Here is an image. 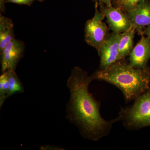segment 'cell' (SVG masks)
<instances>
[{"label":"cell","instance_id":"16","mask_svg":"<svg viewBox=\"0 0 150 150\" xmlns=\"http://www.w3.org/2000/svg\"><path fill=\"white\" fill-rule=\"evenodd\" d=\"M95 2H98V4L102 5L105 7H110L112 5V0H92Z\"/></svg>","mask_w":150,"mask_h":150},{"label":"cell","instance_id":"10","mask_svg":"<svg viewBox=\"0 0 150 150\" xmlns=\"http://www.w3.org/2000/svg\"><path fill=\"white\" fill-rule=\"evenodd\" d=\"M13 23L8 18L0 15V51L15 38L14 33Z\"/></svg>","mask_w":150,"mask_h":150},{"label":"cell","instance_id":"15","mask_svg":"<svg viewBox=\"0 0 150 150\" xmlns=\"http://www.w3.org/2000/svg\"><path fill=\"white\" fill-rule=\"evenodd\" d=\"M35 0H5V3H11L20 5L30 6Z\"/></svg>","mask_w":150,"mask_h":150},{"label":"cell","instance_id":"12","mask_svg":"<svg viewBox=\"0 0 150 150\" xmlns=\"http://www.w3.org/2000/svg\"><path fill=\"white\" fill-rule=\"evenodd\" d=\"M9 80V97L15 94L22 93L24 88L15 71H8Z\"/></svg>","mask_w":150,"mask_h":150},{"label":"cell","instance_id":"7","mask_svg":"<svg viewBox=\"0 0 150 150\" xmlns=\"http://www.w3.org/2000/svg\"><path fill=\"white\" fill-rule=\"evenodd\" d=\"M122 33L108 34L100 47L98 54L100 57L99 70H103L120 61L119 44Z\"/></svg>","mask_w":150,"mask_h":150},{"label":"cell","instance_id":"3","mask_svg":"<svg viewBox=\"0 0 150 150\" xmlns=\"http://www.w3.org/2000/svg\"><path fill=\"white\" fill-rule=\"evenodd\" d=\"M118 118L129 130L150 126V87L134 100L131 106L121 108Z\"/></svg>","mask_w":150,"mask_h":150},{"label":"cell","instance_id":"2","mask_svg":"<svg viewBox=\"0 0 150 150\" xmlns=\"http://www.w3.org/2000/svg\"><path fill=\"white\" fill-rule=\"evenodd\" d=\"M121 60L104 69H98L91 76L94 80L115 86L123 93L126 103L131 102L150 87V68L135 69Z\"/></svg>","mask_w":150,"mask_h":150},{"label":"cell","instance_id":"13","mask_svg":"<svg viewBox=\"0 0 150 150\" xmlns=\"http://www.w3.org/2000/svg\"><path fill=\"white\" fill-rule=\"evenodd\" d=\"M9 80L7 72L2 73L0 76V108L9 98Z\"/></svg>","mask_w":150,"mask_h":150},{"label":"cell","instance_id":"11","mask_svg":"<svg viewBox=\"0 0 150 150\" xmlns=\"http://www.w3.org/2000/svg\"><path fill=\"white\" fill-rule=\"evenodd\" d=\"M136 32V30L132 27L128 31L122 33L119 44L120 61L124 60L131 54L134 48V39Z\"/></svg>","mask_w":150,"mask_h":150},{"label":"cell","instance_id":"9","mask_svg":"<svg viewBox=\"0 0 150 150\" xmlns=\"http://www.w3.org/2000/svg\"><path fill=\"white\" fill-rule=\"evenodd\" d=\"M133 48L129 59V64L135 69H144L150 59V40L144 35Z\"/></svg>","mask_w":150,"mask_h":150},{"label":"cell","instance_id":"6","mask_svg":"<svg viewBox=\"0 0 150 150\" xmlns=\"http://www.w3.org/2000/svg\"><path fill=\"white\" fill-rule=\"evenodd\" d=\"M100 11L107 18L109 29L113 33L120 34L128 31L132 28L128 16L121 9L116 7L105 6L98 4Z\"/></svg>","mask_w":150,"mask_h":150},{"label":"cell","instance_id":"18","mask_svg":"<svg viewBox=\"0 0 150 150\" xmlns=\"http://www.w3.org/2000/svg\"><path fill=\"white\" fill-rule=\"evenodd\" d=\"M143 35H146L150 40V24L145 28L143 32Z\"/></svg>","mask_w":150,"mask_h":150},{"label":"cell","instance_id":"14","mask_svg":"<svg viewBox=\"0 0 150 150\" xmlns=\"http://www.w3.org/2000/svg\"><path fill=\"white\" fill-rule=\"evenodd\" d=\"M116 7L119 8L126 13L134 8L136 6L144 0H112Z\"/></svg>","mask_w":150,"mask_h":150},{"label":"cell","instance_id":"17","mask_svg":"<svg viewBox=\"0 0 150 150\" xmlns=\"http://www.w3.org/2000/svg\"><path fill=\"white\" fill-rule=\"evenodd\" d=\"M40 150H64L62 148L54 145H43L40 146Z\"/></svg>","mask_w":150,"mask_h":150},{"label":"cell","instance_id":"5","mask_svg":"<svg viewBox=\"0 0 150 150\" xmlns=\"http://www.w3.org/2000/svg\"><path fill=\"white\" fill-rule=\"evenodd\" d=\"M25 47L22 41L15 38L0 51L2 73L15 71L17 66L23 56Z\"/></svg>","mask_w":150,"mask_h":150},{"label":"cell","instance_id":"8","mask_svg":"<svg viewBox=\"0 0 150 150\" xmlns=\"http://www.w3.org/2000/svg\"><path fill=\"white\" fill-rule=\"evenodd\" d=\"M131 21L132 27L139 35H143L144 28L150 24V1L144 0L126 13Z\"/></svg>","mask_w":150,"mask_h":150},{"label":"cell","instance_id":"19","mask_svg":"<svg viewBox=\"0 0 150 150\" xmlns=\"http://www.w3.org/2000/svg\"><path fill=\"white\" fill-rule=\"evenodd\" d=\"M37 1H39L42 2L44 0H37Z\"/></svg>","mask_w":150,"mask_h":150},{"label":"cell","instance_id":"1","mask_svg":"<svg viewBox=\"0 0 150 150\" xmlns=\"http://www.w3.org/2000/svg\"><path fill=\"white\" fill-rule=\"evenodd\" d=\"M93 81L86 71L74 67L67 81L70 98L66 107L67 120L86 139L96 142L109 135L118 118L106 120L100 113V102L89 91Z\"/></svg>","mask_w":150,"mask_h":150},{"label":"cell","instance_id":"4","mask_svg":"<svg viewBox=\"0 0 150 150\" xmlns=\"http://www.w3.org/2000/svg\"><path fill=\"white\" fill-rule=\"evenodd\" d=\"M95 13L93 17L86 22L84 28L85 40L89 46L99 51L108 36V28L103 22L105 16L98 10V3L95 2Z\"/></svg>","mask_w":150,"mask_h":150}]
</instances>
